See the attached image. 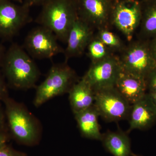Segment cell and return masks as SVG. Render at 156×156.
Instances as JSON below:
<instances>
[{
  "mask_svg": "<svg viewBox=\"0 0 156 156\" xmlns=\"http://www.w3.org/2000/svg\"><path fill=\"white\" fill-rule=\"evenodd\" d=\"M100 40L105 45L112 48H119L121 43L115 35L108 30H103L100 34Z\"/></svg>",
  "mask_w": 156,
  "mask_h": 156,
  "instance_id": "obj_20",
  "label": "cell"
},
{
  "mask_svg": "<svg viewBox=\"0 0 156 156\" xmlns=\"http://www.w3.org/2000/svg\"><path fill=\"white\" fill-rule=\"evenodd\" d=\"M77 17L67 0H48L36 22L52 31L58 41L66 43L70 30Z\"/></svg>",
  "mask_w": 156,
  "mask_h": 156,
  "instance_id": "obj_3",
  "label": "cell"
},
{
  "mask_svg": "<svg viewBox=\"0 0 156 156\" xmlns=\"http://www.w3.org/2000/svg\"><path fill=\"white\" fill-rule=\"evenodd\" d=\"M9 96L7 84L5 82V78L0 73V101H3Z\"/></svg>",
  "mask_w": 156,
  "mask_h": 156,
  "instance_id": "obj_23",
  "label": "cell"
},
{
  "mask_svg": "<svg viewBox=\"0 0 156 156\" xmlns=\"http://www.w3.org/2000/svg\"><path fill=\"white\" fill-rule=\"evenodd\" d=\"M0 156H27L26 154L14 149L11 146L6 144L0 149Z\"/></svg>",
  "mask_w": 156,
  "mask_h": 156,
  "instance_id": "obj_22",
  "label": "cell"
},
{
  "mask_svg": "<svg viewBox=\"0 0 156 156\" xmlns=\"http://www.w3.org/2000/svg\"><path fill=\"white\" fill-rule=\"evenodd\" d=\"M122 70L119 60L107 56L92 62L83 77L95 92L115 87Z\"/></svg>",
  "mask_w": 156,
  "mask_h": 156,
  "instance_id": "obj_8",
  "label": "cell"
},
{
  "mask_svg": "<svg viewBox=\"0 0 156 156\" xmlns=\"http://www.w3.org/2000/svg\"><path fill=\"white\" fill-rule=\"evenodd\" d=\"M94 105L99 116L109 122L128 119L131 105L115 87L95 92Z\"/></svg>",
  "mask_w": 156,
  "mask_h": 156,
  "instance_id": "obj_6",
  "label": "cell"
},
{
  "mask_svg": "<svg viewBox=\"0 0 156 156\" xmlns=\"http://www.w3.org/2000/svg\"><path fill=\"white\" fill-rule=\"evenodd\" d=\"M74 115L82 136L89 139L101 140L102 134L98 121L100 116L94 105Z\"/></svg>",
  "mask_w": 156,
  "mask_h": 156,
  "instance_id": "obj_15",
  "label": "cell"
},
{
  "mask_svg": "<svg viewBox=\"0 0 156 156\" xmlns=\"http://www.w3.org/2000/svg\"><path fill=\"white\" fill-rule=\"evenodd\" d=\"M115 88L131 105L146 94V82L144 78L121 71Z\"/></svg>",
  "mask_w": 156,
  "mask_h": 156,
  "instance_id": "obj_12",
  "label": "cell"
},
{
  "mask_svg": "<svg viewBox=\"0 0 156 156\" xmlns=\"http://www.w3.org/2000/svg\"><path fill=\"white\" fill-rule=\"evenodd\" d=\"M149 45L152 54L156 62V38L154 39L151 44Z\"/></svg>",
  "mask_w": 156,
  "mask_h": 156,
  "instance_id": "obj_26",
  "label": "cell"
},
{
  "mask_svg": "<svg viewBox=\"0 0 156 156\" xmlns=\"http://www.w3.org/2000/svg\"><path fill=\"white\" fill-rule=\"evenodd\" d=\"M131 156H142L141 155H137L136 154H135L132 153V154H131Z\"/></svg>",
  "mask_w": 156,
  "mask_h": 156,
  "instance_id": "obj_30",
  "label": "cell"
},
{
  "mask_svg": "<svg viewBox=\"0 0 156 156\" xmlns=\"http://www.w3.org/2000/svg\"><path fill=\"white\" fill-rule=\"evenodd\" d=\"M143 27L148 34L156 35V8L151 10L147 15Z\"/></svg>",
  "mask_w": 156,
  "mask_h": 156,
  "instance_id": "obj_19",
  "label": "cell"
},
{
  "mask_svg": "<svg viewBox=\"0 0 156 156\" xmlns=\"http://www.w3.org/2000/svg\"><path fill=\"white\" fill-rule=\"evenodd\" d=\"M140 20L139 6L135 2L122 3L115 11L114 21L117 27L131 40Z\"/></svg>",
  "mask_w": 156,
  "mask_h": 156,
  "instance_id": "obj_13",
  "label": "cell"
},
{
  "mask_svg": "<svg viewBox=\"0 0 156 156\" xmlns=\"http://www.w3.org/2000/svg\"><path fill=\"white\" fill-rule=\"evenodd\" d=\"M48 0H28L29 4H38L40 3H45Z\"/></svg>",
  "mask_w": 156,
  "mask_h": 156,
  "instance_id": "obj_28",
  "label": "cell"
},
{
  "mask_svg": "<svg viewBox=\"0 0 156 156\" xmlns=\"http://www.w3.org/2000/svg\"><path fill=\"white\" fill-rule=\"evenodd\" d=\"M82 6L85 16L80 18L90 25L101 24L106 18V9L105 3L102 0H83Z\"/></svg>",
  "mask_w": 156,
  "mask_h": 156,
  "instance_id": "obj_17",
  "label": "cell"
},
{
  "mask_svg": "<svg viewBox=\"0 0 156 156\" xmlns=\"http://www.w3.org/2000/svg\"><path fill=\"white\" fill-rule=\"evenodd\" d=\"M92 35L90 25L77 17L68 35L67 46L64 52L66 60L81 55L91 41Z\"/></svg>",
  "mask_w": 156,
  "mask_h": 156,
  "instance_id": "obj_11",
  "label": "cell"
},
{
  "mask_svg": "<svg viewBox=\"0 0 156 156\" xmlns=\"http://www.w3.org/2000/svg\"><path fill=\"white\" fill-rule=\"evenodd\" d=\"M5 52L6 50L5 47L3 45L0 44V65L2 64Z\"/></svg>",
  "mask_w": 156,
  "mask_h": 156,
  "instance_id": "obj_27",
  "label": "cell"
},
{
  "mask_svg": "<svg viewBox=\"0 0 156 156\" xmlns=\"http://www.w3.org/2000/svg\"><path fill=\"white\" fill-rule=\"evenodd\" d=\"M128 133L122 131H107L102 134L101 141L108 152L114 156H131V140Z\"/></svg>",
  "mask_w": 156,
  "mask_h": 156,
  "instance_id": "obj_16",
  "label": "cell"
},
{
  "mask_svg": "<svg viewBox=\"0 0 156 156\" xmlns=\"http://www.w3.org/2000/svg\"><path fill=\"white\" fill-rule=\"evenodd\" d=\"M88 50L89 56L93 62L101 60L107 56L105 45L100 40L91 41L88 45Z\"/></svg>",
  "mask_w": 156,
  "mask_h": 156,
  "instance_id": "obj_18",
  "label": "cell"
},
{
  "mask_svg": "<svg viewBox=\"0 0 156 156\" xmlns=\"http://www.w3.org/2000/svg\"><path fill=\"white\" fill-rule=\"evenodd\" d=\"M1 66L8 84L14 89L34 88L41 75L33 58L17 44H13L6 51Z\"/></svg>",
  "mask_w": 156,
  "mask_h": 156,
  "instance_id": "obj_1",
  "label": "cell"
},
{
  "mask_svg": "<svg viewBox=\"0 0 156 156\" xmlns=\"http://www.w3.org/2000/svg\"><path fill=\"white\" fill-rule=\"evenodd\" d=\"M76 80V73L66 62L53 64L44 80L37 87L35 106L38 107L53 98L69 92Z\"/></svg>",
  "mask_w": 156,
  "mask_h": 156,
  "instance_id": "obj_4",
  "label": "cell"
},
{
  "mask_svg": "<svg viewBox=\"0 0 156 156\" xmlns=\"http://www.w3.org/2000/svg\"><path fill=\"white\" fill-rule=\"evenodd\" d=\"M3 102L10 136L24 145L32 146L37 143L39 129L34 117L22 105L9 96Z\"/></svg>",
  "mask_w": 156,
  "mask_h": 156,
  "instance_id": "obj_2",
  "label": "cell"
},
{
  "mask_svg": "<svg viewBox=\"0 0 156 156\" xmlns=\"http://www.w3.org/2000/svg\"><path fill=\"white\" fill-rule=\"evenodd\" d=\"M119 62L123 71L145 79L156 67L150 45L144 43L130 47Z\"/></svg>",
  "mask_w": 156,
  "mask_h": 156,
  "instance_id": "obj_7",
  "label": "cell"
},
{
  "mask_svg": "<svg viewBox=\"0 0 156 156\" xmlns=\"http://www.w3.org/2000/svg\"><path fill=\"white\" fill-rule=\"evenodd\" d=\"M57 37L52 31L39 25L33 28L24 40L23 48L32 58H51L64 50L59 46Z\"/></svg>",
  "mask_w": 156,
  "mask_h": 156,
  "instance_id": "obj_5",
  "label": "cell"
},
{
  "mask_svg": "<svg viewBox=\"0 0 156 156\" xmlns=\"http://www.w3.org/2000/svg\"><path fill=\"white\" fill-rule=\"evenodd\" d=\"M18 1H20V0H18Z\"/></svg>",
  "mask_w": 156,
  "mask_h": 156,
  "instance_id": "obj_31",
  "label": "cell"
},
{
  "mask_svg": "<svg viewBox=\"0 0 156 156\" xmlns=\"http://www.w3.org/2000/svg\"><path fill=\"white\" fill-rule=\"evenodd\" d=\"M145 80L148 92H156V67L149 74Z\"/></svg>",
  "mask_w": 156,
  "mask_h": 156,
  "instance_id": "obj_21",
  "label": "cell"
},
{
  "mask_svg": "<svg viewBox=\"0 0 156 156\" xmlns=\"http://www.w3.org/2000/svg\"><path fill=\"white\" fill-rule=\"evenodd\" d=\"M128 119V133L134 129L146 130L156 122V106L148 93L131 105Z\"/></svg>",
  "mask_w": 156,
  "mask_h": 156,
  "instance_id": "obj_10",
  "label": "cell"
},
{
  "mask_svg": "<svg viewBox=\"0 0 156 156\" xmlns=\"http://www.w3.org/2000/svg\"><path fill=\"white\" fill-rule=\"evenodd\" d=\"M7 129H8L7 126H6L5 109H3L0 105V131Z\"/></svg>",
  "mask_w": 156,
  "mask_h": 156,
  "instance_id": "obj_25",
  "label": "cell"
},
{
  "mask_svg": "<svg viewBox=\"0 0 156 156\" xmlns=\"http://www.w3.org/2000/svg\"><path fill=\"white\" fill-rule=\"evenodd\" d=\"M10 137L11 136L8 129L0 131V149L7 144Z\"/></svg>",
  "mask_w": 156,
  "mask_h": 156,
  "instance_id": "obj_24",
  "label": "cell"
},
{
  "mask_svg": "<svg viewBox=\"0 0 156 156\" xmlns=\"http://www.w3.org/2000/svg\"><path fill=\"white\" fill-rule=\"evenodd\" d=\"M68 93L70 104L74 115L94 105L95 91L84 77L73 86Z\"/></svg>",
  "mask_w": 156,
  "mask_h": 156,
  "instance_id": "obj_14",
  "label": "cell"
},
{
  "mask_svg": "<svg viewBox=\"0 0 156 156\" xmlns=\"http://www.w3.org/2000/svg\"><path fill=\"white\" fill-rule=\"evenodd\" d=\"M27 6L20 7L9 0H0V37L10 40L31 21Z\"/></svg>",
  "mask_w": 156,
  "mask_h": 156,
  "instance_id": "obj_9",
  "label": "cell"
},
{
  "mask_svg": "<svg viewBox=\"0 0 156 156\" xmlns=\"http://www.w3.org/2000/svg\"><path fill=\"white\" fill-rule=\"evenodd\" d=\"M149 95L156 106V92H148Z\"/></svg>",
  "mask_w": 156,
  "mask_h": 156,
  "instance_id": "obj_29",
  "label": "cell"
}]
</instances>
